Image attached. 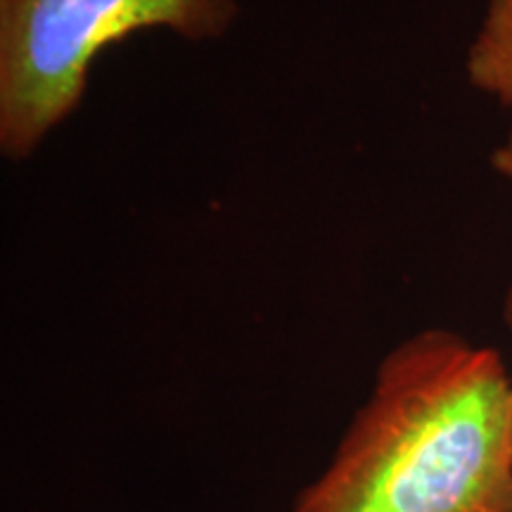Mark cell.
Listing matches in <instances>:
<instances>
[{
  "label": "cell",
  "instance_id": "6da1fadb",
  "mask_svg": "<svg viewBox=\"0 0 512 512\" xmlns=\"http://www.w3.org/2000/svg\"><path fill=\"white\" fill-rule=\"evenodd\" d=\"M290 512H512V377L501 354L446 328L401 339Z\"/></svg>",
  "mask_w": 512,
  "mask_h": 512
},
{
  "label": "cell",
  "instance_id": "3957f363",
  "mask_svg": "<svg viewBox=\"0 0 512 512\" xmlns=\"http://www.w3.org/2000/svg\"><path fill=\"white\" fill-rule=\"evenodd\" d=\"M465 74L472 88L512 112V0H489L470 48Z\"/></svg>",
  "mask_w": 512,
  "mask_h": 512
},
{
  "label": "cell",
  "instance_id": "277c9868",
  "mask_svg": "<svg viewBox=\"0 0 512 512\" xmlns=\"http://www.w3.org/2000/svg\"><path fill=\"white\" fill-rule=\"evenodd\" d=\"M491 166L496 174H501L505 181L512 183V131L505 136L501 145L491 152Z\"/></svg>",
  "mask_w": 512,
  "mask_h": 512
},
{
  "label": "cell",
  "instance_id": "5b68a950",
  "mask_svg": "<svg viewBox=\"0 0 512 512\" xmlns=\"http://www.w3.org/2000/svg\"><path fill=\"white\" fill-rule=\"evenodd\" d=\"M503 323L505 328L512 332V283L508 285V290H505V297H503Z\"/></svg>",
  "mask_w": 512,
  "mask_h": 512
},
{
  "label": "cell",
  "instance_id": "7a4b0ae2",
  "mask_svg": "<svg viewBox=\"0 0 512 512\" xmlns=\"http://www.w3.org/2000/svg\"><path fill=\"white\" fill-rule=\"evenodd\" d=\"M238 17V0H0V155L29 162L79 110L112 43L152 29L211 43Z\"/></svg>",
  "mask_w": 512,
  "mask_h": 512
}]
</instances>
